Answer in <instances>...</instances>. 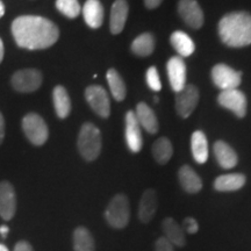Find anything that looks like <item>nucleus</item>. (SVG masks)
I'll return each instance as SVG.
<instances>
[{
	"instance_id": "nucleus-36",
	"label": "nucleus",
	"mask_w": 251,
	"mask_h": 251,
	"mask_svg": "<svg viewBox=\"0 0 251 251\" xmlns=\"http://www.w3.org/2000/svg\"><path fill=\"white\" fill-rule=\"evenodd\" d=\"M4 137H5V120H4V117H2V114L0 113V144H1L2 141H4Z\"/></svg>"
},
{
	"instance_id": "nucleus-3",
	"label": "nucleus",
	"mask_w": 251,
	"mask_h": 251,
	"mask_svg": "<svg viewBox=\"0 0 251 251\" xmlns=\"http://www.w3.org/2000/svg\"><path fill=\"white\" fill-rule=\"evenodd\" d=\"M78 150L86 161L97 159L101 151V134L93 124H84L78 135Z\"/></svg>"
},
{
	"instance_id": "nucleus-12",
	"label": "nucleus",
	"mask_w": 251,
	"mask_h": 251,
	"mask_svg": "<svg viewBox=\"0 0 251 251\" xmlns=\"http://www.w3.org/2000/svg\"><path fill=\"white\" fill-rule=\"evenodd\" d=\"M169 81L176 93L186 86V64L179 56H174L166 64Z\"/></svg>"
},
{
	"instance_id": "nucleus-27",
	"label": "nucleus",
	"mask_w": 251,
	"mask_h": 251,
	"mask_svg": "<svg viewBox=\"0 0 251 251\" xmlns=\"http://www.w3.org/2000/svg\"><path fill=\"white\" fill-rule=\"evenodd\" d=\"M152 156L155 161L158 164L164 165L171 159L172 153H174V149H172V144L170 140L166 137H161V139L156 140L152 146Z\"/></svg>"
},
{
	"instance_id": "nucleus-11",
	"label": "nucleus",
	"mask_w": 251,
	"mask_h": 251,
	"mask_svg": "<svg viewBox=\"0 0 251 251\" xmlns=\"http://www.w3.org/2000/svg\"><path fill=\"white\" fill-rule=\"evenodd\" d=\"M126 142L131 152H140L143 147V137L141 133V126L133 111L126 114Z\"/></svg>"
},
{
	"instance_id": "nucleus-28",
	"label": "nucleus",
	"mask_w": 251,
	"mask_h": 251,
	"mask_svg": "<svg viewBox=\"0 0 251 251\" xmlns=\"http://www.w3.org/2000/svg\"><path fill=\"white\" fill-rule=\"evenodd\" d=\"M96 244L92 234L89 229L78 227L74 231V250L75 251H94Z\"/></svg>"
},
{
	"instance_id": "nucleus-17",
	"label": "nucleus",
	"mask_w": 251,
	"mask_h": 251,
	"mask_svg": "<svg viewBox=\"0 0 251 251\" xmlns=\"http://www.w3.org/2000/svg\"><path fill=\"white\" fill-rule=\"evenodd\" d=\"M213 150H214L216 161L222 169H233L234 166H236L238 162L237 153L228 143L224 141H216Z\"/></svg>"
},
{
	"instance_id": "nucleus-26",
	"label": "nucleus",
	"mask_w": 251,
	"mask_h": 251,
	"mask_svg": "<svg viewBox=\"0 0 251 251\" xmlns=\"http://www.w3.org/2000/svg\"><path fill=\"white\" fill-rule=\"evenodd\" d=\"M153 49H155V39L150 33L141 34L131 43V51L141 57H147V56L151 55Z\"/></svg>"
},
{
	"instance_id": "nucleus-35",
	"label": "nucleus",
	"mask_w": 251,
	"mask_h": 251,
	"mask_svg": "<svg viewBox=\"0 0 251 251\" xmlns=\"http://www.w3.org/2000/svg\"><path fill=\"white\" fill-rule=\"evenodd\" d=\"M162 1L163 0H144V4L149 9H153L158 7L162 4Z\"/></svg>"
},
{
	"instance_id": "nucleus-24",
	"label": "nucleus",
	"mask_w": 251,
	"mask_h": 251,
	"mask_svg": "<svg viewBox=\"0 0 251 251\" xmlns=\"http://www.w3.org/2000/svg\"><path fill=\"white\" fill-rule=\"evenodd\" d=\"M163 231H164L165 238L176 247H184L186 243L185 231L177 222L172 218H166L163 220Z\"/></svg>"
},
{
	"instance_id": "nucleus-16",
	"label": "nucleus",
	"mask_w": 251,
	"mask_h": 251,
	"mask_svg": "<svg viewBox=\"0 0 251 251\" xmlns=\"http://www.w3.org/2000/svg\"><path fill=\"white\" fill-rule=\"evenodd\" d=\"M157 206V194L153 190H146L141 198L139 203V219L142 224H149L156 214Z\"/></svg>"
},
{
	"instance_id": "nucleus-23",
	"label": "nucleus",
	"mask_w": 251,
	"mask_h": 251,
	"mask_svg": "<svg viewBox=\"0 0 251 251\" xmlns=\"http://www.w3.org/2000/svg\"><path fill=\"white\" fill-rule=\"evenodd\" d=\"M170 42L176 51L178 52L179 57H188L194 52L196 46L190 36L184 31L177 30L172 33L170 37Z\"/></svg>"
},
{
	"instance_id": "nucleus-6",
	"label": "nucleus",
	"mask_w": 251,
	"mask_h": 251,
	"mask_svg": "<svg viewBox=\"0 0 251 251\" xmlns=\"http://www.w3.org/2000/svg\"><path fill=\"white\" fill-rule=\"evenodd\" d=\"M12 86L21 93H30L36 91L42 84V74L36 69L19 70L12 76Z\"/></svg>"
},
{
	"instance_id": "nucleus-13",
	"label": "nucleus",
	"mask_w": 251,
	"mask_h": 251,
	"mask_svg": "<svg viewBox=\"0 0 251 251\" xmlns=\"http://www.w3.org/2000/svg\"><path fill=\"white\" fill-rule=\"evenodd\" d=\"M178 12L184 23L193 29H199L203 25L202 9L196 0H180Z\"/></svg>"
},
{
	"instance_id": "nucleus-9",
	"label": "nucleus",
	"mask_w": 251,
	"mask_h": 251,
	"mask_svg": "<svg viewBox=\"0 0 251 251\" xmlns=\"http://www.w3.org/2000/svg\"><path fill=\"white\" fill-rule=\"evenodd\" d=\"M218 101L222 107L229 109L238 118H244L247 114V98L240 90H226L219 94Z\"/></svg>"
},
{
	"instance_id": "nucleus-7",
	"label": "nucleus",
	"mask_w": 251,
	"mask_h": 251,
	"mask_svg": "<svg viewBox=\"0 0 251 251\" xmlns=\"http://www.w3.org/2000/svg\"><path fill=\"white\" fill-rule=\"evenodd\" d=\"M212 79L213 83L222 91L234 90L240 86L242 74L226 64H216L212 69Z\"/></svg>"
},
{
	"instance_id": "nucleus-15",
	"label": "nucleus",
	"mask_w": 251,
	"mask_h": 251,
	"mask_svg": "<svg viewBox=\"0 0 251 251\" xmlns=\"http://www.w3.org/2000/svg\"><path fill=\"white\" fill-rule=\"evenodd\" d=\"M128 7L127 0H115L111 9V18H109V28L112 34L118 35L124 30L126 21L128 18Z\"/></svg>"
},
{
	"instance_id": "nucleus-25",
	"label": "nucleus",
	"mask_w": 251,
	"mask_h": 251,
	"mask_svg": "<svg viewBox=\"0 0 251 251\" xmlns=\"http://www.w3.org/2000/svg\"><path fill=\"white\" fill-rule=\"evenodd\" d=\"M52 101H54L55 112L59 119L68 118L71 112V100L68 91L61 85L56 86L52 91Z\"/></svg>"
},
{
	"instance_id": "nucleus-31",
	"label": "nucleus",
	"mask_w": 251,
	"mask_h": 251,
	"mask_svg": "<svg viewBox=\"0 0 251 251\" xmlns=\"http://www.w3.org/2000/svg\"><path fill=\"white\" fill-rule=\"evenodd\" d=\"M146 79H147V84L148 86L155 92H158V91L162 90V83L161 79H159V75L158 71L155 67H150L147 71L146 75Z\"/></svg>"
},
{
	"instance_id": "nucleus-18",
	"label": "nucleus",
	"mask_w": 251,
	"mask_h": 251,
	"mask_svg": "<svg viewBox=\"0 0 251 251\" xmlns=\"http://www.w3.org/2000/svg\"><path fill=\"white\" fill-rule=\"evenodd\" d=\"M81 12H83L84 20L89 27L96 29L102 25L103 7L99 0H87Z\"/></svg>"
},
{
	"instance_id": "nucleus-41",
	"label": "nucleus",
	"mask_w": 251,
	"mask_h": 251,
	"mask_svg": "<svg viewBox=\"0 0 251 251\" xmlns=\"http://www.w3.org/2000/svg\"><path fill=\"white\" fill-rule=\"evenodd\" d=\"M153 100H155V102H158V98H157V97H155V98H153Z\"/></svg>"
},
{
	"instance_id": "nucleus-33",
	"label": "nucleus",
	"mask_w": 251,
	"mask_h": 251,
	"mask_svg": "<svg viewBox=\"0 0 251 251\" xmlns=\"http://www.w3.org/2000/svg\"><path fill=\"white\" fill-rule=\"evenodd\" d=\"M174 244L165 237H159L155 243V251H175Z\"/></svg>"
},
{
	"instance_id": "nucleus-34",
	"label": "nucleus",
	"mask_w": 251,
	"mask_h": 251,
	"mask_svg": "<svg viewBox=\"0 0 251 251\" xmlns=\"http://www.w3.org/2000/svg\"><path fill=\"white\" fill-rule=\"evenodd\" d=\"M14 251H34V249L26 241H20V242L15 244Z\"/></svg>"
},
{
	"instance_id": "nucleus-19",
	"label": "nucleus",
	"mask_w": 251,
	"mask_h": 251,
	"mask_svg": "<svg viewBox=\"0 0 251 251\" xmlns=\"http://www.w3.org/2000/svg\"><path fill=\"white\" fill-rule=\"evenodd\" d=\"M134 113L141 127H143L149 134H156L158 131V120L155 112L146 102H140Z\"/></svg>"
},
{
	"instance_id": "nucleus-2",
	"label": "nucleus",
	"mask_w": 251,
	"mask_h": 251,
	"mask_svg": "<svg viewBox=\"0 0 251 251\" xmlns=\"http://www.w3.org/2000/svg\"><path fill=\"white\" fill-rule=\"evenodd\" d=\"M219 36L226 46L242 48L251 45V14L233 12L225 15L219 23Z\"/></svg>"
},
{
	"instance_id": "nucleus-14",
	"label": "nucleus",
	"mask_w": 251,
	"mask_h": 251,
	"mask_svg": "<svg viewBox=\"0 0 251 251\" xmlns=\"http://www.w3.org/2000/svg\"><path fill=\"white\" fill-rule=\"evenodd\" d=\"M17 211V196L11 183H0V216L8 221L13 218Z\"/></svg>"
},
{
	"instance_id": "nucleus-5",
	"label": "nucleus",
	"mask_w": 251,
	"mask_h": 251,
	"mask_svg": "<svg viewBox=\"0 0 251 251\" xmlns=\"http://www.w3.org/2000/svg\"><path fill=\"white\" fill-rule=\"evenodd\" d=\"M23 129L34 146H43L49 136L48 126L36 113H29L23 119Z\"/></svg>"
},
{
	"instance_id": "nucleus-8",
	"label": "nucleus",
	"mask_w": 251,
	"mask_h": 251,
	"mask_svg": "<svg viewBox=\"0 0 251 251\" xmlns=\"http://www.w3.org/2000/svg\"><path fill=\"white\" fill-rule=\"evenodd\" d=\"M85 98L91 108L99 117L108 118L111 114V101L107 91L99 85H91L85 90Z\"/></svg>"
},
{
	"instance_id": "nucleus-4",
	"label": "nucleus",
	"mask_w": 251,
	"mask_h": 251,
	"mask_svg": "<svg viewBox=\"0 0 251 251\" xmlns=\"http://www.w3.org/2000/svg\"><path fill=\"white\" fill-rule=\"evenodd\" d=\"M107 224L115 229H122L128 225L130 218V207L125 194H117L109 201L105 211Z\"/></svg>"
},
{
	"instance_id": "nucleus-38",
	"label": "nucleus",
	"mask_w": 251,
	"mask_h": 251,
	"mask_svg": "<svg viewBox=\"0 0 251 251\" xmlns=\"http://www.w3.org/2000/svg\"><path fill=\"white\" fill-rule=\"evenodd\" d=\"M4 59V43H2V40L0 39V63Z\"/></svg>"
},
{
	"instance_id": "nucleus-21",
	"label": "nucleus",
	"mask_w": 251,
	"mask_h": 251,
	"mask_svg": "<svg viewBox=\"0 0 251 251\" xmlns=\"http://www.w3.org/2000/svg\"><path fill=\"white\" fill-rule=\"evenodd\" d=\"M246 180V176L242 174L222 175L214 180V188L219 192H233L242 188Z\"/></svg>"
},
{
	"instance_id": "nucleus-10",
	"label": "nucleus",
	"mask_w": 251,
	"mask_h": 251,
	"mask_svg": "<svg viewBox=\"0 0 251 251\" xmlns=\"http://www.w3.org/2000/svg\"><path fill=\"white\" fill-rule=\"evenodd\" d=\"M199 101V91L194 85H187L177 92L176 96V109L181 118L186 119L192 114Z\"/></svg>"
},
{
	"instance_id": "nucleus-22",
	"label": "nucleus",
	"mask_w": 251,
	"mask_h": 251,
	"mask_svg": "<svg viewBox=\"0 0 251 251\" xmlns=\"http://www.w3.org/2000/svg\"><path fill=\"white\" fill-rule=\"evenodd\" d=\"M191 149L194 161L203 164L208 159V141L201 130H197L191 137Z\"/></svg>"
},
{
	"instance_id": "nucleus-40",
	"label": "nucleus",
	"mask_w": 251,
	"mask_h": 251,
	"mask_svg": "<svg viewBox=\"0 0 251 251\" xmlns=\"http://www.w3.org/2000/svg\"><path fill=\"white\" fill-rule=\"evenodd\" d=\"M0 251H8V248L5 246V244L0 243Z\"/></svg>"
},
{
	"instance_id": "nucleus-20",
	"label": "nucleus",
	"mask_w": 251,
	"mask_h": 251,
	"mask_svg": "<svg viewBox=\"0 0 251 251\" xmlns=\"http://www.w3.org/2000/svg\"><path fill=\"white\" fill-rule=\"evenodd\" d=\"M178 178H179L181 187L187 193H198L202 188L201 178L198 176L197 172L191 166H181L179 172H178Z\"/></svg>"
},
{
	"instance_id": "nucleus-29",
	"label": "nucleus",
	"mask_w": 251,
	"mask_h": 251,
	"mask_svg": "<svg viewBox=\"0 0 251 251\" xmlns=\"http://www.w3.org/2000/svg\"><path fill=\"white\" fill-rule=\"evenodd\" d=\"M106 77H107V83L112 96L114 97L117 101H122L126 98V93H127L126 84L122 77L115 69H109Z\"/></svg>"
},
{
	"instance_id": "nucleus-37",
	"label": "nucleus",
	"mask_w": 251,
	"mask_h": 251,
	"mask_svg": "<svg viewBox=\"0 0 251 251\" xmlns=\"http://www.w3.org/2000/svg\"><path fill=\"white\" fill-rule=\"evenodd\" d=\"M8 233H9V228L7 226H0V235H1L2 238H6Z\"/></svg>"
},
{
	"instance_id": "nucleus-39",
	"label": "nucleus",
	"mask_w": 251,
	"mask_h": 251,
	"mask_svg": "<svg viewBox=\"0 0 251 251\" xmlns=\"http://www.w3.org/2000/svg\"><path fill=\"white\" fill-rule=\"evenodd\" d=\"M4 14H5V6H4V2L0 0V19L4 17Z\"/></svg>"
},
{
	"instance_id": "nucleus-32",
	"label": "nucleus",
	"mask_w": 251,
	"mask_h": 251,
	"mask_svg": "<svg viewBox=\"0 0 251 251\" xmlns=\"http://www.w3.org/2000/svg\"><path fill=\"white\" fill-rule=\"evenodd\" d=\"M183 230L188 234H196L199 230V225H198L197 220L193 218H186L183 222Z\"/></svg>"
},
{
	"instance_id": "nucleus-1",
	"label": "nucleus",
	"mask_w": 251,
	"mask_h": 251,
	"mask_svg": "<svg viewBox=\"0 0 251 251\" xmlns=\"http://www.w3.org/2000/svg\"><path fill=\"white\" fill-rule=\"evenodd\" d=\"M12 34L17 45L28 50L49 48L59 37L57 26L37 15H23L15 19L12 24Z\"/></svg>"
},
{
	"instance_id": "nucleus-30",
	"label": "nucleus",
	"mask_w": 251,
	"mask_h": 251,
	"mask_svg": "<svg viewBox=\"0 0 251 251\" xmlns=\"http://www.w3.org/2000/svg\"><path fill=\"white\" fill-rule=\"evenodd\" d=\"M56 7L63 15L70 19L77 18L81 12L78 0H56Z\"/></svg>"
}]
</instances>
